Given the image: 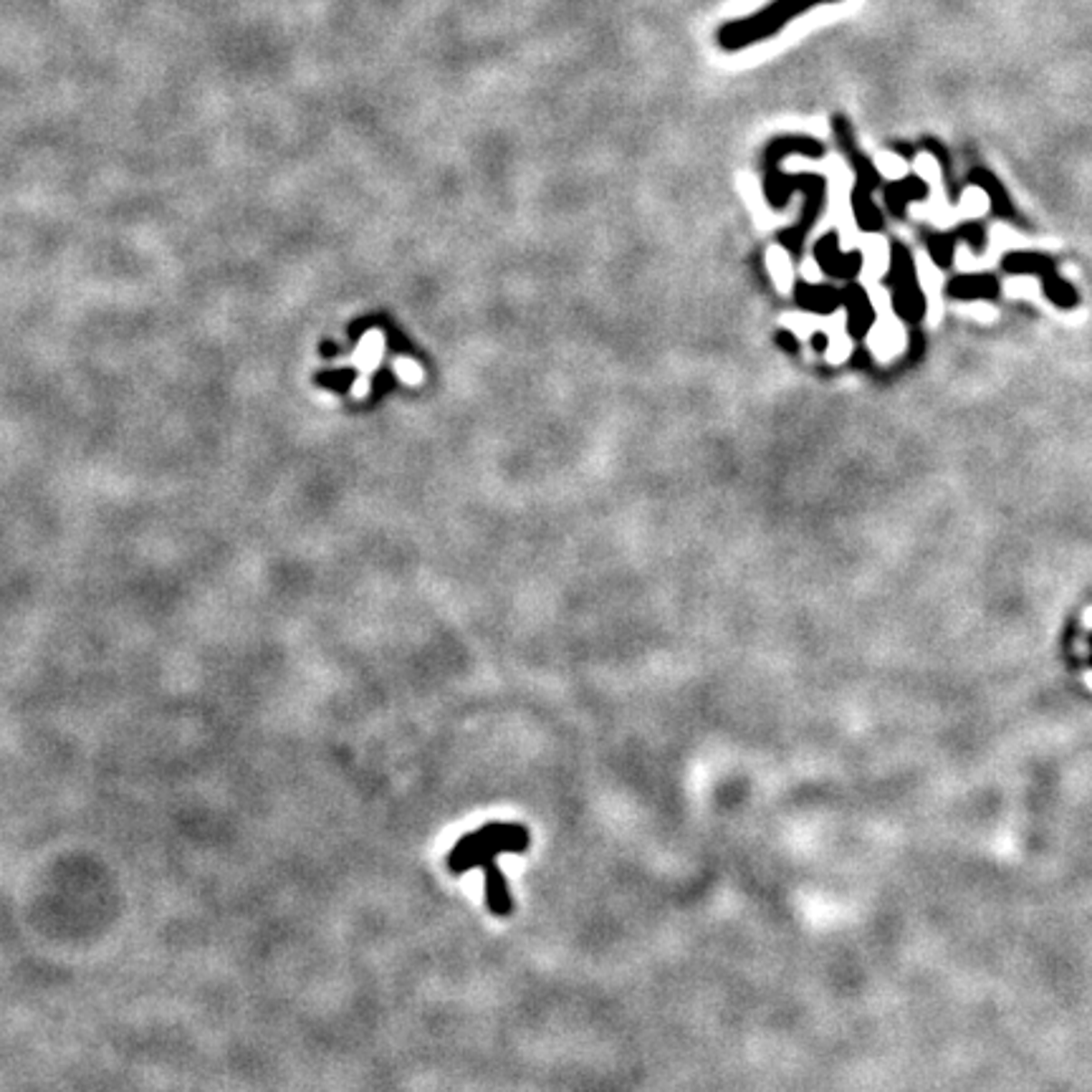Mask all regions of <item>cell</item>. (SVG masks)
<instances>
[{"mask_svg": "<svg viewBox=\"0 0 1092 1092\" xmlns=\"http://www.w3.org/2000/svg\"><path fill=\"white\" fill-rule=\"evenodd\" d=\"M531 845V835L524 824L491 822L483 824L480 830L463 835L448 852V870L453 875H463L476 865H486L504 852H527Z\"/></svg>", "mask_w": 1092, "mask_h": 1092, "instance_id": "6da1fadb", "label": "cell"}, {"mask_svg": "<svg viewBox=\"0 0 1092 1092\" xmlns=\"http://www.w3.org/2000/svg\"><path fill=\"white\" fill-rule=\"evenodd\" d=\"M817 3H835V0H776L772 8L756 13L754 18H746V21H741V24L726 25L724 31H721V36H718L721 38V46H724V49H741V46L756 43V41H761L764 36L776 33L786 21H792L794 15L807 11L812 5H817Z\"/></svg>", "mask_w": 1092, "mask_h": 1092, "instance_id": "7a4b0ae2", "label": "cell"}, {"mask_svg": "<svg viewBox=\"0 0 1092 1092\" xmlns=\"http://www.w3.org/2000/svg\"><path fill=\"white\" fill-rule=\"evenodd\" d=\"M868 291H870V296L875 299V309H878V327H875L870 337H868V344L872 347V352H875L878 359H890V356H896L897 352L903 349V344H906L903 327L897 324L896 314L890 311V304H888L885 291H880L878 286H868Z\"/></svg>", "mask_w": 1092, "mask_h": 1092, "instance_id": "3957f363", "label": "cell"}, {"mask_svg": "<svg viewBox=\"0 0 1092 1092\" xmlns=\"http://www.w3.org/2000/svg\"><path fill=\"white\" fill-rule=\"evenodd\" d=\"M480 868H483L486 906H489V910H491L493 916L508 918V916L514 913V897H511V890H508V883H506V875L501 872V868L496 865V859L480 865Z\"/></svg>", "mask_w": 1092, "mask_h": 1092, "instance_id": "277c9868", "label": "cell"}, {"mask_svg": "<svg viewBox=\"0 0 1092 1092\" xmlns=\"http://www.w3.org/2000/svg\"><path fill=\"white\" fill-rule=\"evenodd\" d=\"M766 266H769V273H772L776 289L782 294H789L794 289V283H792L794 281V271H792V261L786 256L784 248H772L766 253Z\"/></svg>", "mask_w": 1092, "mask_h": 1092, "instance_id": "5b68a950", "label": "cell"}, {"mask_svg": "<svg viewBox=\"0 0 1092 1092\" xmlns=\"http://www.w3.org/2000/svg\"><path fill=\"white\" fill-rule=\"evenodd\" d=\"M918 279H921L923 291H926L928 301H931L928 307H933L931 321H935L938 319V314H941V296H938V291H941V276H938L935 266L928 263L926 258H918Z\"/></svg>", "mask_w": 1092, "mask_h": 1092, "instance_id": "8992f818", "label": "cell"}, {"mask_svg": "<svg viewBox=\"0 0 1092 1092\" xmlns=\"http://www.w3.org/2000/svg\"><path fill=\"white\" fill-rule=\"evenodd\" d=\"M782 324L797 334L799 339H807L814 332H824V319L812 317V314H786V317H782Z\"/></svg>", "mask_w": 1092, "mask_h": 1092, "instance_id": "52a82bcc", "label": "cell"}, {"mask_svg": "<svg viewBox=\"0 0 1092 1092\" xmlns=\"http://www.w3.org/2000/svg\"><path fill=\"white\" fill-rule=\"evenodd\" d=\"M394 369H397V375L405 382H410V385H418V382L423 380V369H420L415 362H410V359H397V362H394Z\"/></svg>", "mask_w": 1092, "mask_h": 1092, "instance_id": "ba28073f", "label": "cell"}, {"mask_svg": "<svg viewBox=\"0 0 1092 1092\" xmlns=\"http://www.w3.org/2000/svg\"><path fill=\"white\" fill-rule=\"evenodd\" d=\"M804 276L807 279H814V281H820V271H817V266H814V261H807V266H804Z\"/></svg>", "mask_w": 1092, "mask_h": 1092, "instance_id": "9c48e42d", "label": "cell"}]
</instances>
